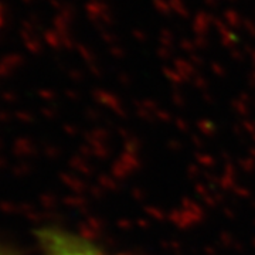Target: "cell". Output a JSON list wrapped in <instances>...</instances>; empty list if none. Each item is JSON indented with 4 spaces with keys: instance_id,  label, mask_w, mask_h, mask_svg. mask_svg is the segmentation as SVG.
Returning <instances> with one entry per match:
<instances>
[{
    "instance_id": "1",
    "label": "cell",
    "mask_w": 255,
    "mask_h": 255,
    "mask_svg": "<svg viewBox=\"0 0 255 255\" xmlns=\"http://www.w3.org/2000/svg\"><path fill=\"white\" fill-rule=\"evenodd\" d=\"M46 238L47 255H108L84 238L63 233H50Z\"/></svg>"
}]
</instances>
